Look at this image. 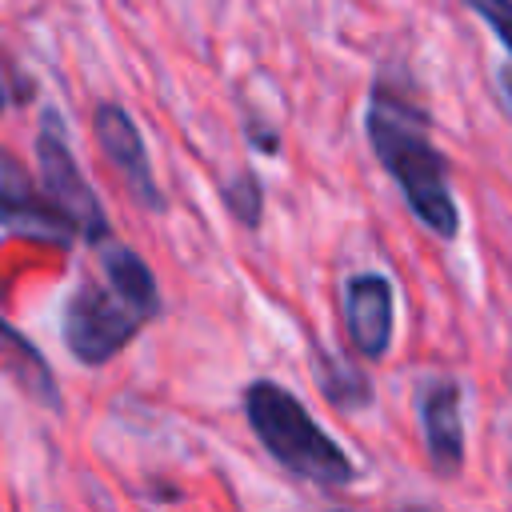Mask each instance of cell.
<instances>
[{"label":"cell","instance_id":"obj_3","mask_svg":"<svg viewBox=\"0 0 512 512\" xmlns=\"http://www.w3.org/2000/svg\"><path fill=\"white\" fill-rule=\"evenodd\" d=\"M244 416L260 448L296 480L320 488H348L356 464L348 452L312 420V412L276 380H252L244 388Z\"/></svg>","mask_w":512,"mask_h":512},{"label":"cell","instance_id":"obj_7","mask_svg":"<svg viewBox=\"0 0 512 512\" xmlns=\"http://www.w3.org/2000/svg\"><path fill=\"white\" fill-rule=\"evenodd\" d=\"M416 424L432 472L452 480L464 468V420H460V384L448 376H428L416 388Z\"/></svg>","mask_w":512,"mask_h":512},{"label":"cell","instance_id":"obj_2","mask_svg":"<svg viewBox=\"0 0 512 512\" xmlns=\"http://www.w3.org/2000/svg\"><path fill=\"white\" fill-rule=\"evenodd\" d=\"M368 144L380 160V168L396 180L404 204L412 216L440 240H456L460 232V208L452 200L448 184V164L440 148L432 144V124L428 112L408 100L400 88L392 92L384 80L372 88L368 116H364Z\"/></svg>","mask_w":512,"mask_h":512},{"label":"cell","instance_id":"obj_9","mask_svg":"<svg viewBox=\"0 0 512 512\" xmlns=\"http://www.w3.org/2000/svg\"><path fill=\"white\" fill-rule=\"evenodd\" d=\"M0 372L40 408H52L60 412L64 400H60V388H56V376H52V364L36 352V344L16 332L4 316H0Z\"/></svg>","mask_w":512,"mask_h":512},{"label":"cell","instance_id":"obj_12","mask_svg":"<svg viewBox=\"0 0 512 512\" xmlns=\"http://www.w3.org/2000/svg\"><path fill=\"white\" fill-rule=\"evenodd\" d=\"M488 28L492 36L504 44V52L512 56V0H464Z\"/></svg>","mask_w":512,"mask_h":512},{"label":"cell","instance_id":"obj_6","mask_svg":"<svg viewBox=\"0 0 512 512\" xmlns=\"http://www.w3.org/2000/svg\"><path fill=\"white\" fill-rule=\"evenodd\" d=\"M344 332L364 360H384L396 332V288L384 272H352L344 280Z\"/></svg>","mask_w":512,"mask_h":512},{"label":"cell","instance_id":"obj_8","mask_svg":"<svg viewBox=\"0 0 512 512\" xmlns=\"http://www.w3.org/2000/svg\"><path fill=\"white\" fill-rule=\"evenodd\" d=\"M0 228H16L24 236H40L56 244L76 240V228L44 196L40 180H32L28 168L16 164L8 152H0Z\"/></svg>","mask_w":512,"mask_h":512},{"label":"cell","instance_id":"obj_10","mask_svg":"<svg viewBox=\"0 0 512 512\" xmlns=\"http://www.w3.org/2000/svg\"><path fill=\"white\" fill-rule=\"evenodd\" d=\"M316 380H320V392L328 404H336L340 412H360L372 404V384L336 352L320 348L316 352Z\"/></svg>","mask_w":512,"mask_h":512},{"label":"cell","instance_id":"obj_5","mask_svg":"<svg viewBox=\"0 0 512 512\" xmlns=\"http://www.w3.org/2000/svg\"><path fill=\"white\" fill-rule=\"evenodd\" d=\"M92 136H96V148L104 152V160L120 172L132 200L148 212H164V192L152 176V164H148V152H144V140H140V128L132 124V116L120 104L100 100L92 112Z\"/></svg>","mask_w":512,"mask_h":512},{"label":"cell","instance_id":"obj_4","mask_svg":"<svg viewBox=\"0 0 512 512\" xmlns=\"http://www.w3.org/2000/svg\"><path fill=\"white\" fill-rule=\"evenodd\" d=\"M36 180L44 188V196L64 212V220L76 228L80 240L88 244H100L108 240V212L100 204V196L92 192L88 176L80 172L76 156H72V144L64 136V120L56 108L44 112L40 120V132H36Z\"/></svg>","mask_w":512,"mask_h":512},{"label":"cell","instance_id":"obj_14","mask_svg":"<svg viewBox=\"0 0 512 512\" xmlns=\"http://www.w3.org/2000/svg\"><path fill=\"white\" fill-rule=\"evenodd\" d=\"M12 104V96H8V88H4V80H0V112Z\"/></svg>","mask_w":512,"mask_h":512},{"label":"cell","instance_id":"obj_1","mask_svg":"<svg viewBox=\"0 0 512 512\" xmlns=\"http://www.w3.org/2000/svg\"><path fill=\"white\" fill-rule=\"evenodd\" d=\"M160 316V288L144 256L120 240H100L96 276L80 280L60 312V340L76 364L100 368L120 356L148 320Z\"/></svg>","mask_w":512,"mask_h":512},{"label":"cell","instance_id":"obj_13","mask_svg":"<svg viewBox=\"0 0 512 512\" xmlns=\"http://www.w3.org/2000/svg\"><path fill=\"white\" fill-rule=\"evenodd\" d=\"M500 88H504V100L512 108V68H500Z\"/></svg>","mask_w":512,"mask_h":512},{"label":"cell","instance_id":"obj_11","mask_svg":"<svg viewBox=\"0 0 512 512\" xmlns=\"http://www.w3.org/2000/svg\"><path fill=\"white\" fill-rule=\"evenodd\" d=\"M224 208H228L244 228H256V224H260V212H264L260 180H256L252 172H240V176L224 188Z\"/></svg>","mask_w":512,"mask_h":512}]
</instances>
